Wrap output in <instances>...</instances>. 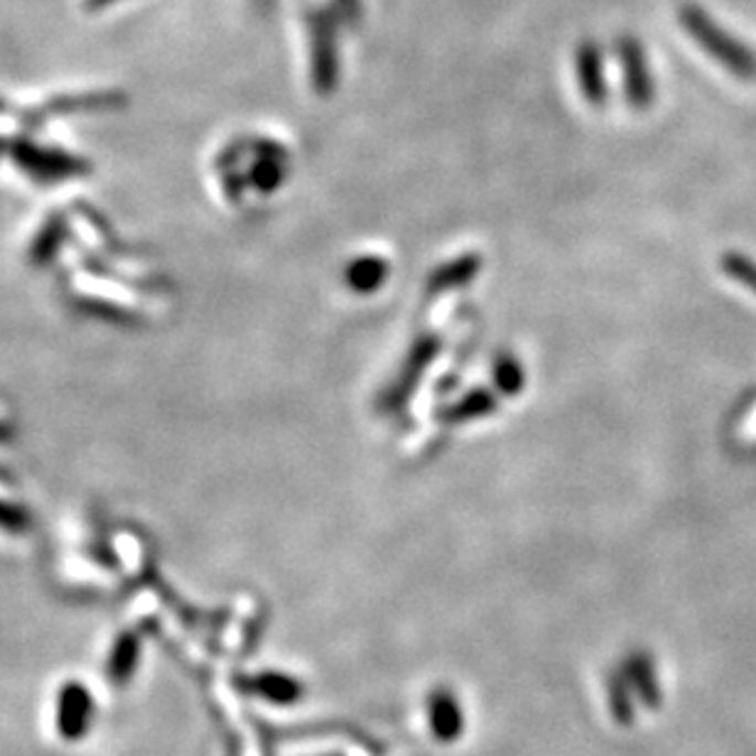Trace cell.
Segmentation results:
<instances>
[{
    "label": "cell",
    "instance_id": "6da1fadb",
    "mask_svg": "<svg viewBox=\"0 0 756 756\" xmlns=\"http://www.w3.org/2000/svg\"><path fill=\"white\" fill-rule=\"evenodd\" d=\"M427 727L440 744H452L465 734V707L452 688L437 685L427 695Z\"/></svg>",
    "mask_w": 756,
    "mask_h": 756
},
{
    "label": "cell",
    "instance_id": "7a4b0ae2",
    "mask_svg": "<svg viewBox=\"0 0 756 756\" xmlns=\"http://www.w3.org/2000/svg\"><path fill=\"white\" fill-rule=\"evenodd\" d=\"M94 698L82 683L62 685L57 695V730L64 739H82L94 722Z\"/></svg>",
    "mask_w": 756,
    "mask_h": 756
},
{
    "label": "cell",
    "instance_id": "3957f363",
    "mask_svg": "<svg viewBox=\"0 0 756 756\" xmlns=\"http://www.w3.org/2000/svg\"><path fill=\"white\" fill-rule=\"evenodd\" d=\"M621 671L633 690V695L641 705L656 710L661 705V683L656 675V663L646 651H631L627 661L621 663Z\"/></svg>",
    "mask_w": 756,
    "mask_h": 756
},
{
    "label": "cell",
    "instance_id": "277c9868",
    "mask_svg": "<svg viewBox=\"0 0 756 756\" xmlns=\"http://www.w3.org/2000/svg\"><path fill=\"white\" fill-rule=\"evenodd\" d=\"M251 695L263 698L273 705H295L302 700V683L298 678L278 671H263L244 683Z\"/></svg>",
    "mask_w": 756,
    "mask_h": 756
},
{
    "label": "cell",
    "instance_id": "5b68a950",
    "mask_svg": "<svg viewBox=\"0 0 756 756\" xmlns=\"http://www.w3.org/2000/svg\"><path fill=\"white\" fill-rule=\"evenodd\" d=\"M607 703L609 712L621 727H629L633 720H637V695L627 681V675L619 668V671H611L607 678Z\"/></svg>",
    "mask_w": 756,
    "mask_h": 756
},
{
    "label": "cell",
    "instance_id": "8992f818",
    "mask_svg": "<svg viewBox=\"0 0 756 756\" xmlns=\"http://www.w3.org/2000/svg\"><path fill=\"white\" fill-rule=\"evenodd\" d=\"M138 661H140V641L136 633H126V637H120L116 641L111 659H108V678H111L116 685L128 683L136 673Z\"/></svg>",
    "mask_w": 756,
    "mask_h": 756
},
{
    "label": "cell",
    "instance_id": "52a82bcc",
    "mask_svg": "<svg viewBox=\"0 0 756 756\" xmlns=\"http://www.w3.org/2000/svg\"><path fill=\"white\" fill-rule=\"evenodd\" d=\"M722 270L756 295V263L754 260H749L742 254H725L722 256Z\"/></svg>",
    "mask_w": 756,
    "mask_h": 756
}]
</instances>
